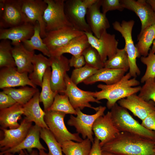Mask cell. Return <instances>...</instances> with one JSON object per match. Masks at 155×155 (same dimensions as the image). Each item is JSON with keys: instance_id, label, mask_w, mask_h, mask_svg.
Listing matches in <instances>:
<instances>
[{"instance_id": "obj_21", "label": "cell", "mask_w": 155, "mask_h": 155, "mask_svg": "<svg viewBox=\"0 0 155 155\" xmlns=\"http://www.w3.org/2000/svg\"><path fill=\"white\" fill-rule=\"evenodd\" d=\"M34 26L29 22L8 28H0V40H8L14 46L30 39L34 33Z\"/></svg>"}, {"instance_id": "obj_25", "label": "cell", "mask_w": 155, "mask_h": 155, "mask_svg": "<svg viewBox=\"0 0 155 155\" xmlns=\"http://www.w3.org/2000/svg\"><path fill=\"white\" fill-rule=\"evenodd\" d=\"M90 45L87 36L84 33L72 39L65 45L50 51L49 53L51 56H59L65 53L77 56L82 54Z\"/></svg>"}, {"instance_id": "obj_31", "label": "cell", "mask_w": 155, "mask_h": 155, "mask_svg": "<svg viewBox=\"0 0 155 155\" xmlns=\"http://www.w3.org/2000/svg\"><path fill=\"white\" fill-rule=\"evenodd\" d=\"M2 89L4 92L11 96L16 103L22 105L27 103L39 91L37 88L26 86L18 89L7 88Z\"/></svg>"}, {"instance_id": "obj_39", "label": "cell", "mask_w": 155, "mask_h": 155, "mask_svg": "<svg viewBox=\"0 0 155 155\" xmlns=\"http://www.w3.org/2000/svg\"><path fill=\"white\" fill-rule=\"evenodd\" d=\"M86 64L99 69L104 67V63L102 61L98 51L90 45L83 52Z\"/></svg>"}, {"instance_id": "obj_2", "label": "cell", "mask_w": 155, "mask_h": 155, "mask_svg": "<svg viewBox=\"0 0 155 155\" xmlns=\"http://www.w3.org/2000/svg\"><path fill=\"white\" fill-rule=\"evenodd\" d=\"M131 76L128 72L118 82L111 85L99 84L97 87L99 91L93 92V96L97 100H107L106 106L111 109L120 100L126 98L140 91L141 87L139 81L135 78L131 79Z\"/></svg>"}, {"instance_id": "obj_45", "label": "cell", "mask_w": 155, "mask_h": 155, "mask_svg": "<svg viewBox=\"0 0 155 155\" xmlns=\"http://www.w3.org/2000/svg\"><path fill=\"white\" fill-rule=\"evenodd\" d=\"M69 63L70 67H73L75 69L82 67L86 64L84 57L82 54L72 56L69 59Z\"/></svg>"}, {"instance_id": "obj_5", "label": "cell", "mask_w": 155, "mask_h": 155, "mask_svg": "<svg viewBox=\"0 0 155 155\" xmlns=\"http://www.w3.org/2000/svg\"><path fill=\"white\" fill-rule=\"evenodd\" d=\"M135 23L133 20H123L121 23L115 21L113 23L114 29L119 32L124 38L129 63V71L131 77L136 78L140 75L141 71L136 63V59L140 57L134 45L132 36V32Z\"/></svg>"}, {"instance_id": "obj_23", "label": "cell", "mask_w": 155, "mask_h": 155, "mask_svg": "<svg viewBox=\"0 0 155 155\" xmlns=\"http://www.w3.org/2000/svg\"><path fill=\"white\" fill-rule=\"evenodd\" d=\"M12 53L18 71L20 73H31L33 71L32 60L34 51L26 49L20 43L13 46Z\"/></svg>"}, {"instance_id": "obj_16", "label": "cell", "mask_w": 155, "mask_h": 155, "mask_svg": "<svg viewBox=\"0 0 155 155\" xmlns=\"http://www.w3.org/2000/svg\"><path fill=\"white\" fill-rule=\"evenodd\" d=\"M92 130L95 137L100 140L101 147L113 140L120 132L114 123L110 111L96 120Z\"/></svg>"}, {"instance_id": "obj_3", "label": "cell", "mask_w": 155, "mask_h": 155, "mask_svg": "<svg viewBox=\"0 0 155 155\" xmlns=\"http://www.w3.org/2000/svg\"><path fill=\"white\" fill-rule=\"evenodd\" d=\"M111 109L113 121L120 132L130 133L155 141V131L143 127L130 115L127 109L117 103Z\"/></svg>"}, {"instance_id": "obj_34", "label": "cell", "mask_w": 155, "mask_h": 155, "mask_svg": "<svg viewBox=\"0 0 155 155\" xmlns=\"http://www.w3.org/2000/svg\"><path fill=\"white\" fill-rule=\"evenodd\" d=\"M104 67L123 69L127 71L129 69V63L125 48H118L115 54L104 63Z\"/></svg>"}, {"instance_id": "obj_26", "label": "cell", "mask_w": 155, "mask_h": 155, "mask_svg": "<svg viewBox=\"0 0 155 155\" xmlns=\"http://www.w3.org/2000/svg\"><path fill=\"white\" fill-rule=\"evenodd\" d=\"M127 71L123 69H115L103 67L98 69L94 75L83 83L86 85L92 84L97 82H102L107 85H111L119 81Z\"/></svg>"}, {"instance_id": "obj_42", "label": "cell", "mask_w": 155, "mask_h": 155, "mask_svg": "<svg viewBox=\"0 0 155 155\" xmlns=\"http://www.w3.org/2000/svg\"><path fill=\"white\" fill-rule=\"evenodd\" d=\"M102 13L106 14L111 11L118 10L123 11L125 9L121 2V0H101Z\"/></svg>"}, {"instance_id": "obj_24", "label": "cell", "mask_w": 155, "mask_h": 155, "mask_svg": "<svg viewBox=\"0 0 155 155\" xmlns=\"http://www.w3.org/2000/svg\"><path fill=\"white\" fill-rule=\"evenodd\" d=\"M41 128L35 125H32L26 137L19 145L13 148L1 152L0 155H3L7 152L13 154L25 149L31 151V149L33 148H37L39 150H46L40 141Z\"/></svg>"}, {"instance_id": "obj_27", "label": "cell", "mask_w": 155, "mask_h": 155, "mask_svg": "<svg viewBox=\"0 0 155 155\" xmlns=\"http://www.w3.org/2000/svg\"><path fill=\"white\" fill-rule=\"evenodd\" d=\"M23 114V106L17 103L9 108L0 110L1 128H18L20 125L18 121Z\"/></svg>"}, {"instance_id": "obj_48", "label": "cell", "mask_w": 155, "mask_h": 155, "mask_svg": "<svg viewBox=\"0 0 155 155\" xmlns=\"http://www.w3.org/2000/svg\"><path fill=\"white\" fill-rule=\"evenodd\" d=\"M26 155H38V152L36 151L33 150L32 151H31V152L30 154H28L27 153H26Z\"/></svg>"}, {"instance_id": "obj_20", "label": "cell", "mask_w": 155, "mask_h": 155, "mask_svg": "<svg viewBox=\"0 0 155 155\" xmlns=\"http://www.w3.org/2000/svg\"><path fill=\"white\" fill-rule=\"evenodd\" d=\"M28 73H20L16 67H3L0 71V88L24 86L28 85L36 88L30 80Z\"/></svg>"}, {"instance_id": "obj_50", "label": "cell", "mask_w": 155, "mask_h": 155, "mask_svg": "<svg viewBox=\"0 0 155 155\" xmlns=\"http://www.w3.org/2000/svg\"><path fill=\"white\" fill-rule=\"evenodd\" d=\"M39 155H47V154L46 153L44 150H39Z\"/></svg>"}, {"instance_id": "obj_14", "label": "cell", "mask_w": 155, "mask_h": 155, "mask_svg": "<svg viewBox=\"0 0 155 155\" xmlns=\"http://www.w3.org/2000/svg\"><path fill=\"white\" fill-rule=\"evenodd\" d=\"M84 33L72 26H67L46 32L42 40L50 52L65 45Z\"/></svg>"}, {"instance_id": "obj_11", "label": "cell", "mask_w": 155, "mask_h": 155, "mask_svg": "<svg viewBox=\"0 0 155 155\" xmlns=\"http://www.w3.org/2000/svg\"><path fill=\"white\" fill-rule=\"evenodd\" d=\"M90 45L99 53L104 63L116 53L118 42L114 34H111L104 31L99 38L96 37L92 32H85Z\"/></svg>"}, {"instance_id": "obj_9", "label": "cell", "mask_w": 155, "mask_h": 155, "mask_svg": "<svg viewBox=\"0 0 155 155\" xmlns=\"http://www.w3.org/2000/svg\"><path fill=\"white\" fill-rule=\"evenodd\" d=\"M99 106L98 110L92 115L84 113L80 109L77 108L75 109L76 116L71 115L67 122L68 125L74 127L77 133L81 134L84 139L88 138L92 143L94 139L92 130L93 124L98 118L104 115L106 109L105 106Z\"/></svg>"}, {"instance_id": "obj_19", "label": "cell", "mask_w": 155, "mask_h": 155, "mask_svg": "<svg viewBox=\"0 0 155 155\" xmlns=\"http://www.w3.org/2000/svg\"><path fill=\"white\" fill-rule=\"evenodd\" d=\"M101 6V0H96L88 9L86 15L87 23L94 35L98 38L110 27L106 14L100 11Z\"/></svg>"}, {"instance_id": "obj_46", "label": "cell", "mask_w": 155, "mask_h": 155, "mask_svg": "<svg viewBox=\"0 0 155 155\" xmlns=\"http://www.w3.org/2000/svg\"><path fill=\"white\" fill-rule=\"evenodd\" d=\"M88 155H102L101 147L100 144V141L96 137L92 143L90 150Z\"/></svg>"}, {"instance_id": "obj_53", "label": "cell", "mask_w": 155, "mask_h": 155, "mask_svg": "<svg viewBox=\"0 0 155 155\" xmlns=\"http://www.w3.org/2000/svg\"><path fill=\"white\" fill-rule=\"evenodd\" d=\"M154 151H155V146L154 147Z\"/></svg>"}, {"instance_id": "obj_33", "label": "cell", "mask_w": 155, "mask_h": 155, "mask_svg": "<svg viewBox=\"0 0 155 155\" xmlns=\"http://www.w3.org/2000/svg\"><path fill=\"white\" fill-rule=\"evenodd\" d=\"M155 38V24L147 28L138 39L135 46L140 57H146Z\"/></svg>"}, {"instance_id": "obj_32", "label": "cell", "mask_w": 155, "mask_h": 155, "mask_svg": "<svg viewBox=\"0 0 155 155\" xmlns=\"http://www.w3.org/2000/svg\"><path fill=\"white\" fill-rule=\"evenodd\" d=\"M34 26V33L29 40L24 41L22 43L25 48L30 51L37 50L48 57L51 56L49 51L46 45L43 42L40 35V29L39 23L36 22Z\"/></svg>"}, {"instance_id": "obj_49", "label": "cell", "mask_w": 155, "mask_h": 155, "mask_svg": "<svg viewBox=\"0 0 155 155\" xmlns=\"http://www.w3.org/2000/svg\"><path fill=\"white\" fill-rule=\"evenodd\" d=\"M151 50L153 52L155 53V38L153 43V45Z\"/></svg>"}, {"instance_id": "obj_47", "label": "cell", "mask_w": 155, "mask_h": 155, "mask_svg": "<svg viewBox=\"0 0 155 155\" xmlns=\"http://www.w3.org/2000/svg\"><path fill=\"white\" fill-rule=\"evenodd\" d=\"M150 5L155 14V0H146Z\"/></svg>"}, {"instance_id": "obj_17", "label": "cell", "mask_w": 155, "mask_h": 155, "mask_svg": "<svg viewBox=\"0 0 155 155\" xmlns=\"http://www.w3.org/2000/svg\"><path fill=\"white\" fill-rule=\"evenodd\" d=\"M32 123L25 118L18 128L14 129L1 128L3 133V137L0 140L1 152L15 147L19 145L26 136L32 125Z\"/></svg>"}, {"instance_id": "obj_40", "label": "cell", "mask_w": 155, "mask_h": 155, "mask_svg": "<svg viewBox=\"0 0 155 155\" xmlns=\"http://www.w3.org/2000/svg\"><path fill=\"white\" fill-rule=\"evenodd\" d=\"M140 60L146 66L145 72L141 79V82L144 83L148 79L155 77V53L150 49L148 55L141 56Z\"/></svg>"}, {"instance_id": "obj_10", "label": "cell", "mask_w": 155, "mask_h": 155, "mask_svg": "<svg viewBox=\"0 0 155 155\" xmlns=\"http://www.w3.org/2000/svg\"><path fill=\"white\" fill-rule=\"evenodd\" d=\"M65 82L66 88L63 93L68 97L71 104L74 109L79 108L82 110L87 107L96 112L98 110L99 106H93L90 103H101V102L94 97L93 92L84 91L79 88L73 82L67 74L65 77Z\"/></svg>"}, {"instance_id": "obj_6", "label": "cell", "mask_w": 155, "mask_h": 155, "mask_svg": "<svg viewBox=\"0 0 155 155\" xmlns=\"http://www.w3.org/2000/svg\"><path fill=\"white\" fill-rule=\"evenodd\" d=\"M44 111L45 122L50 132L60 144L69 140L80 142L83 140L78 133H72L67 129L64 121L66 114L55 111Z\"/></svg>"}, {"instance_id": "obj_30", "label": "cell", "mask_w": 155, "mask_h": 155, "mask_svg": "<svg viewBox=\"0 0 155 155\" xmlns=\"http://www.w3.org/2000/svg\"><path fill=\"white\" fill-rule=\"evenodd\" d=\"M51 72V67L46 70L43 78L41 91L40 94V102H42L44 111L50 107L55 96L58 93L53 92L51 89L50 83Z\"/></svg>"}, {"instance_id": "obj_36", "label": "cell", "mask_w": 155, "mask_h": 155, "mask_svg": "<svg viewBox=\"0 0 155 155\" xmlns=\"http://www.w3.org/2000/svg\"><path fill=\"white\" fill-rule=\"evenodd\" d=\"M47 110L61 112L66 114L77 115L75 109L71 104L68 97L65 94H60L57 93L52 105Z\"/></svg>"}, {"instance_id": "obj_51", "label": "cell", "mask_w": 155, "mask_h": 155, "mask_svg": "<svg viewBox=\"0 0 155 155\" xmlns=\"http://www.w3.org/2000/svg\"><path fill=\"white\" fill-rule=\"evenodd\" d=\"M102 155H114L110 153L103 151H102Z\"/></svg>"}, {"instance_id": "obj_1", "label": "cell", "mask_w": 155, "mask_h": 155, "mask_svg": "<svg viewBox=\"0 0 155 155\" xmlns=\"http://www.w3.org/2000/svg\"><path fill=\"white\" fill-rule=\"evenodd\" d=\"M155 141L130 133L120 132L101 147L114 155H155Z\"/></svg>"}, {"instance_id": "obj_22", "label": "cell", "mask_w": 155, "mask_h": 155, "mask_svg": "<svg viewBox=\"0 0 155 155\" xmlns=\"http://www.w3.org/2000/svg\"><path fill=\"white\" fill-rule=\"evenodd\" d=\"M40 93L37 92L27 103L23 106L24 115L28 121L34 122L41 128L49 129L44 120L45 113L40 107L39 102Z\"/></svg>"}, {"instance_id": "obj_7", "label": "cell", "mask_w": 155, "mask_h": 155, "mask_svg": "<svg viewBox=\"0 0 155 155\" xmlns=\"http://www.w3.org/2000/svg\"><path fill=\"white\" fill-rule=\"evenodd\" d=\"M47 4L43 16L46 32L67 26H72L65 14V0H44Z\"/></svg>"}, {"instance_id": "obj_15", "label": "cell", "mask_w": 155, "mask_h": 155, "mask_svg": "<svg viewBox=\"0 0 155 155\" xmlns=\"http://www.w3.org/2000/svg\"><path fill=\"white\" fill-rule=\"evenodd\" d=\"M21 5L27 22L33 25L38 22L40 26L41 37L42 39L44 38L46 32L43 16L47 3L44 0H21Z\"/></svg>"}, {"instance_id": "obj_28", "label": "cell", "mask_w": 155, "mask_h": 155, "mask_svg": "<svg viewBox=\"0 0 155 155\" xmlns=\"http://www.w3.org/2000/svg\"><path fill=\"white\" fill-rule=\"evenodd\" d=\"M33 71L29 74L28 77L36 85L41 87L43 79L46 69L51 67V60L42 54H34L32 60Z\"/></svg>"}, {"instance_id": "obj_38", "label": "cell", "mask_w": 155, "mask_h": 155, "mask_svg": "<svg viewBox=\"0 0 155 155\" xmlns=\"http://www.w3.org/2000/svg\"><path fill=\"white\" fill-rule=\"evenodd\" d=\"M98 70L86 64L82 67L73 69L70 78L73 82L77 85L94 75Z\"/></svg>"}, {"instance_id": "obj_52", "label": "cell", "mask_w": 155, "mask_h": 155, "mask_svg": "<svg viewBox=\"0 0 155 155\" xmlns=\"http://www.w3.org/2000/svg\"><path fill=\"white\" fill-rule=\"evenodd\" d=\"M3 155H13V154L10 153H4Z\"/></svg>"}, {"instance_id": "obj_43", "label": "cell", "mask_w": 155, "mask_h": 155, "mask_svg": "<svg viewBox=\"0 0 155 155\" xmlns=\"http://www.w3.org/2000/svg\"><path fill=\"white\" fill-rule=\"evenodd\" d=\"M16 103L10 95L3 91L0 92V110L9 108Z\"/></svg>"}, {"instance_id": "obj_44", "label": "cell", "mask_w": 155, "mask_h": 155, "mask_svg": "<svg viewBox=\"0 0 155 155\" xmlns=\"http://www.w3.org/2000/svg\"><path fill=\"white\" fill-rule=\"evenodd\" d=\"M141 125L146 128L155 131V110L142 121Z\"/></svg>"}, {"instance_id": "obj_8", "label": "cell", "mask_w": 155, "mask_h": 155, "mask_svg": "<svg viewBox=\"0 0 155 155\" xmlns=\"http://www.w3.org/2000/svg\"><path fill=\"white\" fill-rule=\"evenodd\" d=\"M27 22L22 9L21 0H0V28H8Z\"/></svg>"}, {"instance_id": "obj_13", "label": "cell", "mask_w": 155, "mask_h": 155, "mask_svg": "<svg viewBox=\"0 0 155 155\" xmlns=\"http://www.w3.org/2000/svg\"><path fill=\"white\" fill-rule=\"evenodd\" d=\"M121 2L124 8L134 12L140 20L141 28L138 39L147 28L155 24V14L146 0H121Z\"/></svg>"}, {"instance_id": "obj_4", "label": "cell", "mask_w": 155, "mask_h": 155, "mask_svg": "<svg viewBox=\"0 0 155 155\" xmlns=\"http://www.w3.org/2000/svg\"><path fill=\"white\" fill-rule=\"evenodd\" d=\"M96 0H67L65 3L67 17L74 28L84 32H92L86 20L88 9Z\"/></svg>"}, {"instance_id": "obj_41", "label": "cell", "mask_w": 155, "mask_h": 155, "mask_svg": "<svg viewBox=\"0 0 155 155\" xmlns=\"http://www.w3.org/2000/svg\"><path fill=\"white\" fill-rule=\"evenodd\" d=\"M138 95L146 101L152 100L155 103V77L144 82Z\"/></svg>"}, {"instance_id": "obj_29", "label": "cell", "mask_w": 155, "mask_h": 155, "mask_svg": "<svg viewBox=\"0 0 155 155\" xmlns=\"http://www.w3.org/2000/svg\"><path fill=\"white\" fill-rule=\"evenodd\" d=\"M92 143L91 141L87 138L80 142L69 140L60 144L65 155H88L91 148Z\"/></svg>"}, {"instance_id": "obj_35", "label": "cell", "mask_w": 155, "mask_h": 155, "mask_svg": "<svg viewBox=\"0 0 155 155\" xmlns=\"http://www.w3.org/2000/svg\"><path fill=\"white\" fill-rule=\"evenodd\" d=\"M11 42L8 40H1L0 42V67H16L13 55Z\"/></svg>"}, {"instance_id": "obj_18", "label": "cell", "mask_w": 155, "mask_h": 155, "mask_svg": "<svg viewBox=\"0 0 155 155\" xmlns=\"http://www.w3.org/2000/svg\"><path fill=\"white\" fill-rule=\"evenodd\" d=\"M118 104L130 111L142 121L155 110V103L146 101L136 94H134L118 101Z\"/></svg>"}, {"instance_id": "obj_37", "label": "cell", "mask_w": 155, "mask_h": 155, "mask_svg": "<svg viewBox=\"0 0 155 155\" xmlns=\"http://www.w3.org/2000/svg\"><path fill=\"white\" fill-rule=\"evenodd\" d=\"M40 136L48 147L49 152L47 155H63L61 144L49 129L41 128Z\"/></svg>"}, {"instance_id": "obj_12", "label": "cell", "mask_w": 155, "mask_h": 155, "mask_svg": "<svg viewBox=\"0 0 155 155\" xmlns=\"http://www.w3.org/2000/svg\"><path fill=\"white\" fill-rule=\"evenodd\" d=\"M49 58L51 60L50 83L51 89L54 92L63 93L66 88L65 77L70 69L69 59L63 55Z\"/></svg>"}]
</instances>
